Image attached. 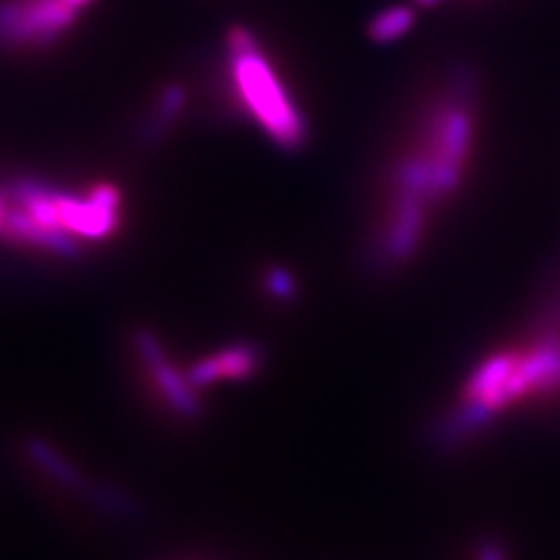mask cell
I'll return each mask as SVG.
<instances>
[{
    "instance_id": "277c9868",
    "label": "cell",
    "mask_w": 560,
    "mask_h": 560,
    "mask_svg": "<svg viewBox=\"0 0 560 560\" xmlns=\"http://www.w3.org/2000/svg\"><path fill=\"white\" fill-rule=\"evenodd\" d=\"M133 345H136V351L140 353L143 365L148 368L152 381L159 386L164 400L173 407V411L179 413L185 420L200 418L203 409H201L200 399L194 393L196 388L189 384L187 376H180L177 368L171 365L156 335L148 328H138L133 332Z\"/></svg>"
},
{
    "instance_id": "7c38bea8",
    "label": "cell",
    "mask_w": 560,
    "mask_h": 560,
    "mask_svg": "<svg viewBox=\"0 0 560 560\" xmlns=\"http://www.w3.org/2000/svg\"><path fill=\"white\" fill-rule=\"evenodd\" d=\"M65 4H69L71 9H75V11H81V9H85V7H90L92 2H96V0H62Z\"/></svg>"
},
{
    "instance_id": "3957f363",
    "label": "cell",
    "mask_w": 560,
    "mask_h": 560,
    "mask_svg": "<svg viewBox=\"0 0 560 560\" xmlns=\"http://www.w3.org/2000/svg\"><path fill=\"white\" fill-rule=\"evenodd\" d=\"M60 226L81 240H106L120 222V191L110 183L96 185L85 198L57 191Z\"/></svg>"
},
{
    "instance_id": "7a4b0ae2",
    "label": "cell",
    "mask_w": 560,
    "mask_h": 560,
    "mask_svg": "<svg viewBox=\"0 0 560 560\" xmlns=\"http://www.w3.org/2000/svg\"><path fill=\"white\" fill-rule=\"evenodd\" d=\"M80 11L62 0L0 2V46L2 48H50L71 30Z\"/></svg>"
},
{
    "instance_id": "4fadbf2b",
    "label": "cell",
    "mask_w": 560,
    "mask_h": 560,
    "mask_svg": "<svg viewBox=\"0 0 560 560\" xmlns=\"http://www.w3.org/2000/svg\"><path fill=\"white\" fill-rule=\"evenodd\" d=\"M441 0H413V4H418L420 9H428V7H434V4H439Z\"/></svg>"
},
{
    "instance_id": "8fae6325",
    "label": "cell",
    "mask_w": 560,
    "mask_h": 560,
    "mask_svg": "<svg viewBox=\"0 0 560 560\" xmlns=\"http://www.w3.org/2000/svg\"><path fill=\"white\" fill-rule=\"evenodd\" d=\"M476 560H509V555L502 541L483 540L476 548Z\"/></svg>"
},
{
    "instance_id": "5bb4252c",
    "label": "cell",
    "mask_w": 560,
    "mask_h": 560,
    "mask_svg": "<svg viewBox=\"0 0 560 560\" xmlns=\"http://www.w3.org/2000/svg\"><path fill=\"white\" fill-rule=\"evenodd\" d=\"M4 214H7V208H4V203L0 200V229H2V224H4Z\"/></svg>"
},
{
    "instance_id": "52a82bcc",
    "label": "cell",
    "mask_w": 560,
    "mask_h": 560,
    "mask_svg": "<svg viewBox=\"0 0 560 560\" xmlns=\"http://www.w3.org/2000/svg\"><path fill=\"white\" fill-rule=\"evenodd\" d=\"M187 102V90L180 83L166 85L159 96L154 110L141 122L138 140L143 145L152 148L173 129L175 120L179 119L180 110Z\"/></svg>"
},
{
    "instance_id": "5b68a950",
    "label": "cell",
    "mask_w": 560,
    "mask_h": 560,
    "mask_svg": "<svg viewBox=\"0 0 560 560\" xmlns=\"http://www.w3.org/2000/svg\"><path fill=\"white\" fill-rule=\"evenodd\" d=\"M261 351L254 342H237L214 355L196 361L185 374L194 388L212 386L217 382L247 381L261 368Z\"/></svg>"
},
{
    "instance_id": "ba28073f",
    "label": "cell",
    "mask_w": 560,
    "mask_h": 560,
    "mask_svg": "<svg viewBox=\"0 0 560 560\" xmlns=\"http://www.w3.org/2000/svg\"><path fill=\"white\" fill-rule=\"evenodd\" d=\"M520 353H499L480 363L463 388V402H481L492 397L520 363Z\"/></svg>"
},
{
    "instance_id": "6da1fadb",
    "label": "cell",
    "mask_w": 560,
    "mask_h": 560,
    "mask_svg": "<svg viewBox=\"0 0 560 560\" xmlns=\"http://www.w3.org/2000/svg\"><path fill=\"white\" fill-rule=\"evenodd\" d=\"M226 57L243 108L280 150L301 152L307 143V122L245 25L229 27Z\"/></svg>"
},
{
    "instance_id": "8992f818",
    "label": "cell",
    "mask_w": 560,
    "mask_h": 560,
    "mask_svg": "<svg viewBox=\"0 0 560 560\" xmlns=\"http://www.w3.org/2000/svg\"><path fill=\"white\" fill-rule=\"evenodd\" d=\"M0 235H7L9 240L38 245L67 260H75L81 252L80 243L69 231L42 226L23 208L7 210Z\"/></svg>"
},
{
    "instance_id": "9c48e42d",
    "label": "cell",
    "mask_w": 560,
    "mask_h": 560,
    "mask_svg": "<svg viewBox=\"0 0 560 560\" xmlns=\"http://www.w3.org/2000/svg\"><path fill=\"white\" fill-rule=\"evenodd\" d=\"M416 25V11L409 4H395L374 15L368 23V38L374 44L388 46L402 40Z\"/></svg>"
},
{
    "instance_id": "30bf717a",
    "label": "cell",
    "mask_w": 560,
    "mask_h": 560,
    "mask_svg": "<svg viewBox=\"0 0 560 560\" xmlns=\"http://www.w3.org/2000/svg\"><path fill=\"white\" fill-rule=\"evenodd\" d=\"M264 289L279 301H293L298 298V291H300V284L293 277V272L289 268H282V266H275V268H268L266 275H264Z\"/></svg>"
}]
</instances>
